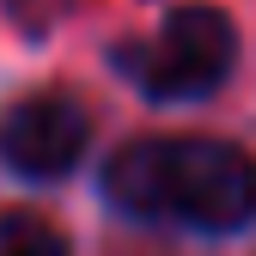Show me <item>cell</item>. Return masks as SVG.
<instances>
[{
    "instance_id": "277c9868",
    "label": "cell",
    "mask_w": 256,
    "mask_h": 256,
    "mask_svg": "<svg viewBox=\"0 0 256 256\" xmlns=\"http://www.w3.org/2000/svg\"><path fill=\"white\" fill-rule=\"evenodd\" d=\"M0 256H68V238L37 214H0Z\"/></svg>"
},
{
    "instance_id": "7a4b0ae2",
    "label": "cell",
    "mask_w": 256,
    "mask_h": 256,
    "mask_svg": "<svg viewBox=\"0 0 256 256\" xmlns=\"http://www.w3.org/2000/svg\"><path fill=\"white\" fill-rule=\"evenodd\" d=\"M232 55H238V30L220 6H177L158 24V37L116 49V68L146 98L183 104V98H208L232 74Z\"/></svg>"
},
{
    "instance_id": "6da1fadb",
    "label": "cell",
    "mask_w": 256,
    "mask_h": 256,
    "mask_svg": "<svg viewBox=\"0 0 256 256\" xmlns=\"http://www.w3.org/2000/svg\"><path fill=\"white\" fill-rule=\"evenodd\" d=\"M104 196L134 220H183L202 232H232L256 220V158L226 140H134L110 158Z\"/></svg>"
},
{
    "instance_id": "3957f363",
    "label": "cell",
    "mask_w": 256,
    "mask_h": 256,
    "mask_svg": "<svg viewBox=\"0 0 256 256\" xmlns=\"http://www.w3.org/2000/svg\"><path fill=\"white\" fill-rule=\"evenodd\" d=\"M92 140V116L86 104H74L68 92H37L18 98L0 116V158L24 177H61L80 165V152Z\"/></svg>"
}]
</instances>
